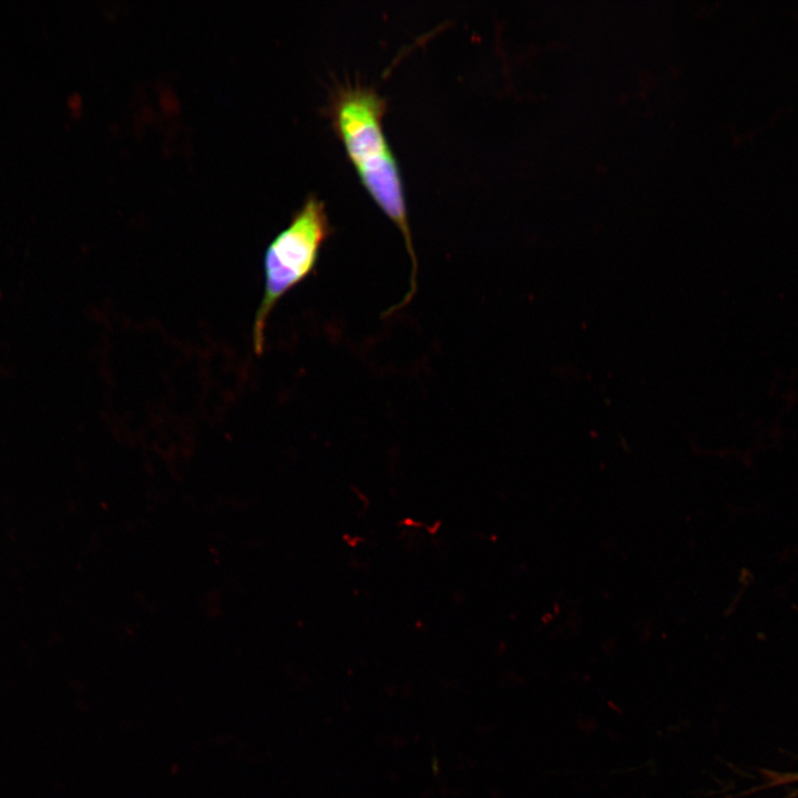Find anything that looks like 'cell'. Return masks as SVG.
I'll list each match as a JSON object with an SVG mask.
<instances>
[{
    "label": "cell",
    "mask_w": 798,
    "mask_h": 798,
    "mask_svg": "<svg viewBox=\"0 0 798 798\" xmlns=\"http://www.w3.org/2000/svg\"><path fill=\"white\" fill-rule=\"evenodd\" d=\"M385 112V98L359 83L338 86L328 104L331 125L362 186L403 237L411 275L406 297L393 307L399 310L416 293L418 263L400 170L382 129Z\"/></svg>",
    "instance_id": "1"
},
{
    "label": "cell",
    "mask_w": 798,
    "mask_h": 798,
    "mask_svg": "<svg viewBox=\"0 0 798 798\" xmlns=\"http://www.w3.org/2000/svg\"><path fill=\"white\" fill-rule=\"evenodd\" d=\"M331 233L324 202L309 194L288 225L269 243L264 255V291L253 323L255 354L263 352L265 328L277 303L315 268Z\"/></svg>",
    "instance_id": "2"
}]
</instances>
